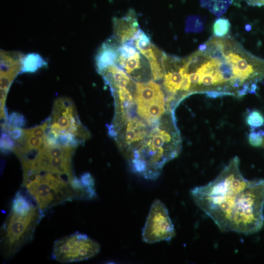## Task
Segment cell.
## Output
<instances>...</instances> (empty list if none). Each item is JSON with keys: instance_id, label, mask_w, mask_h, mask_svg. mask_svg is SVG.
<instances>
[{"instance_id": "1", "label": "cell", "mask_w": 264, "mask_h": 264, "mask_svg": "<svg viewBox=\"0 0 264 264\" xmlns=\"http://www.w3.org/2000/svg\"><path fill=\"white\" fill-rule=\"evenodd\" d=\"M240 163L235 156L215 179L195 187L191 194L221 231L249 235L260 231L264 223V180L246 179Z\"/></svg>"}, {"instance_id": "2", "label": "cell", "mask_w": 264, "mask_h": 264, "mask_svg": "<svg viewBox=\"0 0 264 264\" xmlns=\"http://www.w3.org/2000/svg\"><path fill=\"white\" fill-rule=\"evenodd\" d=\"M186 62L191 93L209 97H242L257 71L254 55L226 37L210 38L187 57Z\"/></svg>"}, {"instance_id": "3", "label": "cell", "mask_w": 264, "mask_h": 264, "mask_svg": "<svg viewBox=\"0 0 264 264\" xmlns=\"http://www.w3.org/2000/svg\"><path fill=\"white\" fill-rule=\"evenodd\" d=\"M148 133L141 144L127 158L132 170L155 179L164 165L178 155L181 139L173 111L168 110Z\"/></svg>"}, {"instance_id": "4", "label": "cell", "mask_w": 264, "mask_h": 264, "mask_svg": "<svg viewBox=\"0 0 264 264\" xmlns=\"http://www.w3.org/2000/svg\"><path fill=\"white\" fill-rule=\"evenodd\" d=\"M44 216V212L22 189L17 192L0 229V252L4 259L12 258L33 240Z\"/></svg>"}, {"instance_id": "5", "label": "cell", "mask_w": 264, "mask_h": 264, "mask_svg": "<svg viewBox=\"0 0 264 264\" xmlns=\"http://www.w3.org/2000/svg\"><path fill=\"white\" fill-rule=\"evenodd\" d=\"M74 176L25 169L21 189L44 212L54 206L77 199L70 185Z\"/></svg>"}, {"instance_id": "6", "label": "cell", "mask_w": 264, "mask_h": 264, "mask_svg": "<svg viewBox=\"0 0 264 264\" xmlns=\"http://www.w3.org/2000/svg\"><path fill=\"white\" fill-rule=\"evenodd\" d=\"M100 246L87 235L76 232L55 241L52 258L60 263L86 261L96 256Z\"/></svg>"}, {"instance_id": "7", "label": "cell", "mask_w": 264, "mask_h": 264, "mask_svg": "<svg viewBox=\"0 0 264 264\" xmlns=\"http://www.w3.org/2000/svg\"><path fill=\"white\" fill-rule=\"evenodd\" d=\"M175 235L174 226L166 206L159 199H155L151 205L143 229V240L150 243L170 241Z\"/></svg>"}, {"instance_id": "8", "label": "cell", "mask_w": 264, "mask_h": 264, "mask_svg": "<svg viewBox=\"0 0 264 264\" xmlns=\"http://www.w3.org/2000/svg\"><path fill=\"white\" fill-rule=\"evenodd\" d=\"M147 123L143 119L133 117L122 126L118 132V141L124 154L128 158L141 144L148 134Z\"/></svg>"}, {"instance_id": "9", "label": "cell", "mask_w": 264, "mask_h": 264, "mask_svg": "<svg viewBox=\"0 0 264 264\" xmlns=\"http://www.w3.org/2000/svg\"><path fill=\"white\" fill-rule=\"evenodd\" d=\"M132 44L147 59L153 79L154 81L162 80L164 74L163 60L165 53L154 44L150 38L140 29Z\"/></svg>"}, {"instance_id": "10", "label": "cell", "mask_w": 264, "mask_h": 264, "mask_svg": "<svg viewBox=\"0 0 264 264\" xmlns=\"http://www.w3.org/2000/svg\"><path fill=\"white\" fill-rule=\"evenodd\" d=\"M141 55L133 44H120L117 49L116 65L123 69L131 78L141 81L145 68Z\"/></svg>"}, {"instance_id": "11", "label": "cell", "mask_w": 264, "mask_h": 264, "mask_svg": "<svg viewBox=\"0 0 264 264\" xmlns=\"http://www.w3.org/2000/svg\"><path fill=\"white\" fill-rule=\"evenodd\" d=\"M165 101L162 87L155 82H137L134 94V102L138 114L156 103Z\"/></svg>"}, {"instance_id": "12", "label": "cell", "mask_w": 264, "mask_h": 264, "mask_svg": "<svg viewBox=\"0 0 264 264\" xmlns=\"http://www.w3.org/2000/svg\"><path fill=\"white\" fill-rule=\"evenodd\" d=\"M113 38L120 44H132L133 41L140 30L136 13L130 9L123 17L113 19Z\"/></svg>"}, {"instance_id": "13", "label": "cell", "mask_w": 264, "mask_h": 264, "mask_svg": "<svg viewBox=\"0 0 264 264\" xmlns=\"http://www.w3.org/2000/svg\"><path fill=\"white\" fill-rule=\"evenodd\" d=\"M46 65V63L38 54H29L25 57L22 62L21 72H35L39 68Z\"/></svg>"}, {"instance_id": "14", "label": "cell", "mask_w": 264, "mask_h": 264, "mask_svg": "<svg viewBox=\"0 0 264 264\" xmlns=\"http://www.w3.org/2000/svg\"><path fill=\"white\" fill-rule=\"evenodd\" d=\"M201 5L217 16L224 13L231 3L230 0H200Z\"/></svg>"}, {"instance_id": "15", "label": "cell", "mask_w": 264, "mask_h": 264, "mask_svg": "<svg viewBox=\"0 0 264 264\" xmlns=\"http://www.w3.org/2000/svg\"><path fill=\"white\" fill-rule=\"evenodd\" d=\"M83 141L70 132H60L56 139V145L61 146H72L76 148Z\"/></svg>"}, {"instance_id": "16", "label": "cell", "mask_w": 264, "mask_h": 264, "mask_svg": "<svg viewBox=\"0 0 264 264\" xmlns=\"http://www.w3.org/2000/svg\"><path fill=\"white\" fill-rule=\"evenodd\" d=\"M230 29V22L226 18H219L216 19L213 25V33L215 37L223 38L229 33Z\"/></svg>"}, {"instance_id": "17", "label": "cell", "mask_w": 264, "mask_h": 264, "mask_svg": "<svg viewBox=\"0 0 264 264\" xmlns=\"http://www.w3.org/2000/svg\"><path fill=\"white\" fill-rule=\"evenodd\" d=\"M246 123L252 130L264 125V116L258 110L250 111L246 116Z\"/></svg>"}, {"instance_id": "18", "label": "cell", "mask_w": 264, "mask_h": 264, "mask_svg": "<svg viewBox=\"0 0 264 264\" xmlns=\"http://www.w3.org/2000/svg\"><path fill=\"white\" fill-rule=\"evenodd\" d=\"M16 143L15 141L7 133L1 132L0 133V147L2 153L7 154L13 152Z\"/></svg>"}, {"instance_id": "19", "label": "cell", "mask_w": 264, "mask_h": 264, "mask_svg": "<svg viewBox=\"0 0 264 264\" xmlns=\"http://www.w3.org/2000/svg\"><path fill=\"white\" fill-rule=\"evenodd\" d=\"M49 126V118L42 124L35 127L24 129L25 134L33 135L44 139Z\"/></svg>"}, {"instance_id": "20", "label": "cell", "mask_w": 264, "mask_h": 264, "mask_svg": "<svg viewBox=\"0 0 264 264\" xmlns=\"http://www.w3.org/2000/svg\"><path fill=\"white\" fill-rule=\"evenodd\" d=\"M25 149L24 153L20 157L29 151L39 150L42 145L43 142V139L33 135L25 134Z\"/></svg>"}, {"instance_id": "21", "label": "cell", "mask_w": 264, "mask_h": 264, "mask_svg": "<svg viewBox=\"0 0 264 264\" xmlns=\"http://www.w3.org/2000/svg\"><path fill=\"white\" fill-rule=\"evenodd\" d=\"M248 141L249 144L255 147L262 146L264 139V130H260L255 131L253 130L249 134Z\"/></svg>"}, {"instance_id": "22", "label": "cell", "mask_w": 264, "mask_h": 264, "mask_svg": "<svg viewBox=\"0 0 264 264\" xmlns=\"http://www.w3.org/2000/svg\"><path fill=\"white\" fill-rule=\"evenodd\" d=\"M9 123L14 127L20 128L23 127L26 123L24 116L18 112L11 113L7 118Z\"/></svg>"}, {"instance_id": "23", "label": "cell", "mask_w": 264, "mask_h": 264, "mask_svg": "<svg viewBox=\"0 0 264 264\" xmlns=\"http://www.w3.org/2000/svg\"><path fill=\"white\" fill-rule=\"evenodd\" d=\"M203 22L199 17L194 16L189 18L187 30L194 32H199L203 29Z\"/></svg>"}, {"instance_id": "24", "label": "cell", "mask_w": 264, "mask_h": 264, "mask_svg": "<svg viewBox=\"0 0 264 264\" xmlns=\"http://www.w3.org/2000/svg\"><path fill=\"white\" fill-rule=\"evenodd\" d=\"M82 183L87 187H95L94 179L92 175L88 172L82 174L80 177Z\"/></svg>"}, {"instance_id": "25", "label": "cell", "mask_w": 264, "mask_h": 264, "mask_svg": "<svg viewBox=\"0 0 264 264\" xmlns=\"http://www.w3.org/2000/svg\"><path fill=\"white\" fill-rule=\"evenodd\" d=\"M247 3L251 6H264V0H245Z\"/></svg>"}, {"instance_id": "26", "label": "cell", "mask_w": 264, "mask_h": 264, "mask_svg": "<svg viewBox=\"0 0 264 264\" xmlns=\"http://www.w3.org/2000/svg\"><path fill=\"white\" fill-rule=\"evenodd\" d=\"M262 146H263V147H264V141H263V143Z\"/></svg>"}]
</instances>
